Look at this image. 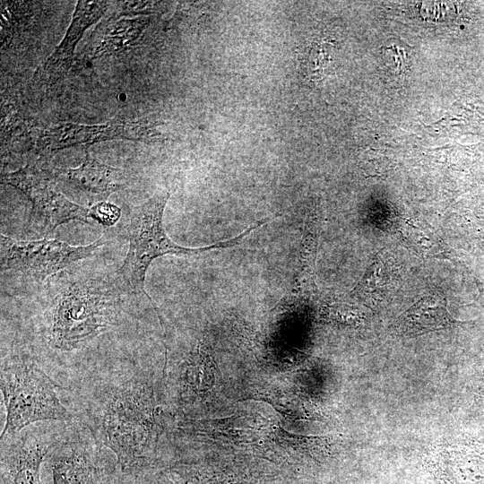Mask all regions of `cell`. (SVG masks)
<instances>
[{"mask_svg":"<svg viewBox=\"0 0 484 484\" xmlns=\"http://www.w3.org/2000/svg\"><path fill=\"white\" fill-rule=\"evenodd\" d=\"M154 371L139 359H117L64 389L63 399L95 440L134 476L153 459L161 429Z\"/></svg>","mask_w":484,"mask_h":484,"instance_id":"1","label":"cell"},{"mask_svg":"<svg viewBox=\"0 0 484 484\" xmlns=\"http://www.w3.org/2000/svg\"><path fill=\"white\" fill-rule=\"evenodd\" d=\"M116 294L92 281L70 283L50 303L40 329L45 349L34 359L65 389L91 370V346L123 324Z\"/></svg>","mask_w":484,"mask_h":484,"instance_id":"2","label":"cell"},{"mask_svg":"<svg viewBox=\"0 0 484 484\" xmlns=\"http://www.w3.org/2000/svg\"><path fill=\"white\" fill-rule=\"evenodd\" d=\"M0 388L5 410L1 438L39 422H72L63 388L25 350L13 343L2 353Z\"/></svg>","mask_w":484,"mask_h":484,"instance_id":"3","label":"cell"},{"mask_svg":"<svg viewBox=\"0 0 484 484\" xmlns=\"http://www.w3.org/2000/svg\"><path fill=\"white\" fill-rule=\"evenodd\" d=\"M169 193L152 195L139 206L132 208L127 226L129 248L125 259L117 271L118 285L131 294H144L146 272L151 263L164 255H194L218 248L231 247L239 244L252 230L264 225L272 219H264L249 226L238 236L201 247H186L175 243L167 235L162 216Z\"/></svg>","mask_w":484,"mask_h":484,"instance_id":"4","label":"cell"},{"mask_svg":"<svg viewBox=\"0 0 484 484\" xmlns=\"http://www.w3.org/2000/svg\"><path fill=\"white\" fill-rule=\"evenodd\" d=\"M78 419L62 423L48 452L54 484H113L117 459Z\"/></svg>","mask_w":484,"mask_h":484,"instance_id":"5","label":"cell"},{"mask_svg":"<svg viewBox=\"0 0 484 484\" xmlns=\"http://www.w3.org/2000/svg\"><path fill=\"white\" fill-rule=\"evenodd\" d=\"M2 182L18 189L31 202L28 228L39 236L48 235L70 220L87 221L89 209L68 200L54 178L35 166L5 174Z\"/></svg>","mask_w":484,"mask_h":484,"instance_id":"6","label":"cell"},{"mask_svg":"<svg viewBox=\"0 0 484 484\" xmlns=\"http://www.w3.org/2000/svg\"><path fill=\"white\" fill-rule=\"evenodd\" d=\"M1 269L14 271L38 281L61 271L73 262L92 255L106 243L104 238L87 246H72L56 239L16 240L1 234Z\"/></svg>","mask_w":484,"mask_h":484,"instance_id":"7","label":"cell"},{"mask_svg":"<svg viewBox=\"0 0 484 484\" xmlns=\"http://www.w3.org/2000/svg\"><path fill=\"white\" fill-rule=\"evenodd\" d=\"M61 426L36 423L1 438L2 484H40L41 465Z\"/></svg>","mask_w":484,"mask_h":484,"instance_id":"8","label":"cell"},{"mask_svg":"<svg viewBox=\"0 0 484 484\" xmlns=\"http://www.w3.org/2000/svg\"><path fill=\"white\" fill-rule=\"evenodd\" d=\"M160 134L154 124L146 119H113L102 125H90L65 122L43 131L39 146L56 151L114 139L149 143Z\"/></svg>","mask_w":484,"mask_h":484,"instance_id":"9","label":"cell"},{"mask_svg":"<svg viewBox=\"0 0 484 484\" xmlns=\"http://www.w3.org/2000/svg\"><path fill=\"white\" fill-rule=\"evenodd\" d=\"M105 1H78L66 34L46 60L42 73L46 79L56 81L70 68L74 48L83 32L104 14L108 8Z\"/></svg>","mask_w":484,"mask_h":484,"instance_id":"10","label":"cell"},{"mask_svg":"<svg viewBox=\"0 0 484 484\" xmlns=\"http://www.w3.org/2000/svg\"><path fill=\"white\" fill-rule=\"evenodd\" d=\"M122 174L119 169L103 164L87 152L83 162L77 168L69 169L65 178L90 199L105 202L111 194L123 187Z\"/></svg>","mask_w":484,"mask_h":484,"instance_id":"11","label":"cell"},{"mask_svg":"<svg viewBox=\"0 0 484 484\" xmlns=\"http://www.w3.org/2000/svg\"><path fill=\"white\" fill-rule=\"evenodd\" d=\"M149 25L147 18L108 20L94 30L88 48L91 59L117 53L138 44Z\"/></svg>","mask_w":484,"mask_h":484,"instance_id":"12","label":"cell"},{"mask_svg":"<svg viewBox=\"0 0 484 484\" xmlns=\"http://www.w3.org/2000/svg\"><path fill=\"white\" fill-rule=\"evenodd\" d=\"M451 321L445 299L437 295H428L399 317L397 327L402 333L418 335L443 329Z\"/></svg>","mask_w":484,"mask_h":484,"instance_id":"13","label":"cell"},{"mask_svg":"<svg viewBox=\"0 0 484 484\" xmlns=\"http://www.w3.org/2000/svg\"><path fill=\"white\" fill-rule=\"evenodd\" d=\"M386 287V277L383 262L376 258L368 267L359 284L352 290V293L361 297L379 296L384 293Z\"/></svg>","mask_w":484,"mask_h":484,"instance_id":"14","label":"cell"},{"mask_svg":"<svg viewBox=\"0 0 484 484\" xmlns=\"http://www.w3.org/2000/svg\"><path fill=\"white\" fill-rule=\"evenodd\" d=\"M121 210L108 202H99L89 209L88 218L94 219L105 227H111L120 218Z\"/></svg>","mask_w":484,"mask_h":484,"instance_id":"15","label":"cell"}]
</instances>
